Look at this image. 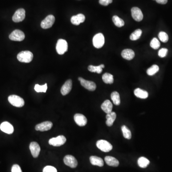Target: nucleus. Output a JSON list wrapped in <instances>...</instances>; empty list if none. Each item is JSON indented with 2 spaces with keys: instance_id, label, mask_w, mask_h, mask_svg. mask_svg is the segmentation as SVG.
Segmentation results:
<instances>
[{
  "instance_id": "f257e3e1",
  "label": "nucleus",
  "mask_w": 172,
  "mask_h": 172,
  "mask_svg": "<svg viewBox=\"0 0 172 172\" xmlns=\"http://www.w3.org/2000/svg\"><path fill=\"white\" fill-rule=\"evenodd\" d=\"M33 54L29 51H22L17 55L18 60L21 62L24 63H30L33 59Z\"/></svg>"
},
{
  "instance_id": "f03ea898",
  "label": "nucleus",
  "mask_w": 172,
  "mask_h": 172,
  "mask_svg": "<svg viewBox=\"0 0 172 172\" xmlns=\"http://www.w3.org/2000/svg\"><path fill=\"white\" fill-rule=\"evenodd\" d=\"M8 101L11 104L16 107L20 108L25 105L24 99L15 95L9 96L8 97Z\"/></svg>"
},
{
  "instance_id": "7ed1b4c3",
  "label": "nucleus",
  "mask_w": 172,
  "mask_h": 172,
  "mask_svg": "<svg viewBox=\"0 0 172 172\" xmlns=\"http://www.w3.org/2000/svg\"><path fill=\"white\" fill-rule=\"evenodd\" d=\"M68 49V44L64 39H60L58 40L56 45V50L59 55H63Z\"/></svg>"
},
{
  "instance_id": "20e7f679",
  "label": "nucleus",
  "mask_w": 172,
  "mask_h": 172,
  "mask_svg": "<svg viewBox=\"0 0 172 172\" xmlns=\"http://www.w3.org/2000/svg\"><path fill=\"white\" fill-rule=\"evenodd\" d=\"M96 146L99 150L104 152H109L112 149V145L106 140H98L97 142Z\"/></svg>"
},
{
  "instance_id": "39448f33",
  "label": "nucleus",
  "mask_w": 172,
  "mask_h": 172,
  "mask_svg": "<svg viewBox=\"0 0 172 172\" xmlns=\"http://www.w3.org/2000/svg\"><path fill=\"white\" fill-rule=\"evenodd\" d=\"M104 43H105V38L102 34H97L93 37V46L96 48H102L103 46Z\"/></svg>"
},
{
  "instance_id": "423d86ee",
  "label": "nucleus",
  "mask_w": 172,
  "mask_h": 172,
  "mask_svg": "<svg viewBox=\"0 0 172 172\" xmlns=\"http://www.w3.org/2000/svg\"><path fill=\"white\" fill-rule=\"evenodd\" d=\"M66 138L64 136L59 135L49 140V144L54 146L58 147L62 146L66 142Z\"/></svg>"
},
{
  "instance_id": "0eeeda50",
  "label": "nucleus",
  "mask_w": 172,
  "mask_h": 172,
  "mask_svg": "<svg viewBox=\"0 0 172 172\" xmlns=\"http://www.w3.org/2000/svg\"><path fill=\"white\" fill-rule=\"evenodd\" d=\"M25 38L24 33L20 30H15L9 35L10 40L14 41H22L24 40Z\"/></svg>"
},
{
  "instance_id": "6e6552de",
  "label": "nucleus",
  "mask_w": 172,
  "mask_h": 172,
  "mask_svg": "<svg viewBox=\"0 0 172 172\" xmlns=\"http://www.w3.org/2000/svg\"><path fill=\"white\" fill-rule=\"evenodd\" d=\"M78 80L81 85L90 91H94L96 89V85L93 81L85 80L81 77L78 78Z\"/></svg>"
},
{
  "instance_id": "1a4fd4ad",
  "label": "nucleus",
  "mask_w": 172,
  "mask_h": 172,
  "mask_svg": "<svg viewBox=\"0 0 172 172\" xmlns=\"http://www.w3.org/2000/svg\"><path fill=\"white\" fill-rule=\"evenodd\" d=\"M55 18L53 15H49L42 21L41 23V26L43 29H48L51 28L54 24Z\"/></svg>"
},
{
  "instance_id": "9d476101",
  "label": "nucleus",
  "mask_w": 172,
  "mask_h": 172,
  "mask_svg": "<svg viewBox=\"0 0 172 172\" xmlns=\"http://www.w3.org/2000/svg\"><path fill=\"white\" fill-rule=\"evenodd\" d=\"M26 17V11L24 9H19L14 13L13 16V21L15 22L22 21Z\"/></svg>"
},
{
  "instance_id": "9b49d317",
  "label": "nucleus",
  "mask_w": 172,
  "mask_h": 172,
  "mask_svg": "<svg viewBox=\"0 0 172 172\" xmlns=\"http://www.w3.org/2000/svg\"><path fill=\"white\" fill-rule=\"evenodd\" d=\"M64 162L66 165L71 168H76L78 166V161L72 155H66L64 158Z\"/></svg>"
},
{
  "instance_id": "f8f14e48",
  "label": "nucleus",
  "mask_w": 172,
  "mask_h": 172,
  "mask_svg": "<svg viewBox=\"0 0 172 172\" xmlns=\"http://www.w3.org/2000/svg\"><path fill=\"white\" fill-rule=\"evenodd\" d=\"M52 122L49 121H46L36 125L35 129L41 132H45L50 130L52 127Z\"/></svg>"
},
{
  "instance_id": "ddd939ff",
  "label": "nucleus",
  "mask_w": 172,
  "mask_h": 172,
  "mask_svg": "<svg viewBox=\"0 0 172 172\" xmlns=\"http://www.w3.org/2000/svg\"><path fill=\"white\" fill-rule=\"evenodd\" d=\"M131 12H132V17L134 20L137 22H140L142 20L143 15L142 12L140 8L136 7L132 8Z\"/></svg>"
},
{
  "instance_id": "4468645a",
  "label": "nucleus",
  "mask_w": 172,
  "mask_h": 172,
  "mask_svg": "<svg viewBox=\"0 0 172 172\" xmlns=\"http://www.w3.org/2000/svg\"><path fill=\"white\" fill-rule=\"evenodd\" d=\"M29 148L33 157L37 158L40 152L41 148L38 143L35 142H31L29 146Z\"/></svg>"
},
{
  "instance_id": "2eb2a0df",
  "label": "nucleus",
  "mask_w": 172,
  "mask_h": 172,
  "mask_svg": "<svg viewBox=\"0 0 172 172\" xmlns=\"http://www.w3.org/2000/svg\"><path fill=\"white\" fill-rule=\"evenodd\" d=\"M0 129L2 132L9 134H13L14 131V128L13 125L7 122H3L1 124Z\"/></svg>"
},
{
  "instance_id": "dca6fc26",
  "label": "nucleus",
  "mask_w": 172,
  "mask_h": 172,
  "mask_svg": "<svg viewBox=\"0 0 172 172\" xmlns=\"http://www.w3.org/2000/svg\"><path fill=\"white\" fill-rule=\"evenodd\" d=\"M74 121L78 126H84L87 123V119L84 115L77 114L74 115Z\"/></svg>"
},
{
  "instance_id": "f3484780",
  "label": "nucleus",
  "mask_w": 172,
  "mask_h": 172,
  "mask_svg": "<svg viewBox=\"0 0 172 172\" xmlns=\"http://www.w3.org/2000/svg\"><path fill=\"white\" fill-rule=\"evenodd\" d=\"M72 87V81L69 79L63 85L61 89V93L63 96H65L70 92Z\"/></svg>"
},
{
  "instance_id": "a211bd4d",
  "label": "nucleus",
  "mask_w": 172,
  "mask_h": 172,
  "mask_svg": "<svg viewBox=\"0 0 172 172\" xmlns=\"http://www.w3.org/2000/svg\"><path fill=\"white\" fill-rule=\"evenodd\" d=\"M85 20V16L84 14H79L76 15H74L71 18L72 24L76 26H78L80 23L83 22Z\"/></svg>"
},
{
  "instance_id": "6ab92c4d",
  "label": "nucleus",
  "mask_w": 172,
  "mask_h": 172,
  "mask_svg": "<svg viewBox=\"0 0 172 172\" xmlns=\"http://www.w3.org/2000/svg\"><path fill=\"white\" fill-rule=\"evenodd\" d=\"M122 56L123 58L126 60H130L134 58L135 56V53L132 49H124L122 51Z\"/></svg>"
},
{
  "instance_id": "aec40b11",
  "label": "nucleus",
  "mask_w": 172,
  "mask_h": 172,
  "mask_svg": "<svg viewBox=\"0 0 172 172\" xmlns=\"http://www.w3.org/2000/svg\"><path fill=\"white\" fill-rule=\"evenodd\" d=\"M112 104L109 100H106L102 104L101 106L102 109L107 114H110L112 112Z\"/></svg>"
},
{
  "instance_id": "412c9836",
  "label": "nucleus",
  "mask_w": 172,
  "mask_h": 172,
  "mask_svg": "<svg viewBox=\"0 0 172 172\" xmlns=\"http://www.w3.org/2000/svg\"><path fill=\"white\" fill-rule=\"evenodd\" d=\"M90 162L93 166H98L102 167L104 166V162L102 159L101 157L96 156H91L90 157Z\"/></svg>"
},
{
  "instance_id": "4be33fe9",
  "label": "nucleus",
  "mask_w": 172,
  "mask_h": 172,
  "mask_svg": "<svg viewBox=\"0 0 172 172\" xmlns=\"http://www.w3.org/2000/svg\"><path fill=\"white\" fill-rule=\"evenodd\" d=\"M105 161L108 166H111L117 167L119 165V161L112 156H106L105 157Z\"/></svg>"
},
{
  "instance_id": "5701e85b",
  "label": "nucleus",
  "mask_w": 172,
  "mask_h": 172,
  "mask_svg": "<svg viewBox=\"0 0 172 172\" xmlns=\"http://www.w3.org/2000/svg\"><path fill=\"white\" fill-rule=\"evenodd\" d=\"M116 118V114L115 112H111L110 114H107L106 115V123L107 126H112L114 124V122L115 121Z\"/></svg>"
},
{
  "instance_id": "b1692460",
  "label": "nucleus",
  "mask_w": 172,
  "mask_h": 172,
  "mask_svg": "<svg viewBox=\"0 0 172 172\" xmlns=\"http://www.w3.org/2000/svg\"><path fill=\"white\" fill-rule=\"evenodd\" d=\"M134 93L137 97L142 99H146L148 97V93L146 90H142L140 88L135 89L134 91Z\"/></svg>"
},
{
  "instance_id": "393cba45",
  "label": "nucleus",
  "mask_w": 172,
  "mask_h": 172,
  "mask_svg": "<svg viewBox=\"0 0 172 172\" xmlns=\"http://www.w3.org/2000/svg\"><path fill=\"white\" fill-rule=\"evenodd\" d=\"M138 165L140 167L145 168L149 165L150 161L146 157H141L138 159Z\"/></svg>"
},
{
  "instance_id": "a878e982",
  "label": "nucleus",
  "mask_w": 172,
  "mask_h": 172,
  "mask_svg": "<svg viewBox=\"0 0 172 172\" xmlns=\"http://www.w3.org/2000/svg\"><path fill=\"white\" fill-rule=\"evenodd\" d=\"M105 66L103 64L101 65L98 66H94L90 65L88 67V70L91 72H96L98 74H101L102 71V69L104 68Z\"/></svg>"
},
{
  "instance_id": "bb28decb",
  "label": "nucleus",
  "mask_w": 172,
  "mask_h": 172,
  "mask_svg": "<svg viewBox=\"0 0 172 172\" xmlns=\"http://www.w3.org/2000/svg\"><path fill=\"white\" fill-rule=\"evenodd\" d=\"M112 102L115 105H119L121 103V99H120V94L117 91L112 92L110 95Z\"/></svg>"
},
{
  "instance_id": "cd10ccee",
  "label": "nucleus",
  "mask_w": 172,
  "mask_h": 172,
  "mask_svg": "<svg viewBox=\"0 0 172 172\" xmlns=\"http://www.w3.org/2000/svg\"><path fill=\"white\" fill-rule=\"evenodd\" d=\"M102 80L105 83L111 84L114 82V76L110 73H105L102 76Z\"/></svg>"
},
{
  "instance_id": "c85d7f7f",
  "label": "nucleus",
  "mask_w": 172,
  "mask_h": 172,
  "mask_svg": "<svg viewBox=\"0 0 172 172\" xmlns=\"http://www.w3.org/2000/svg\"><path fill=\"white\" fill-rule=\"evenodd\" d=\"M122 130L123 134V136L125 139H130L132 138V133L128 128L125 125H123L122 127Z\"/></svg>"
},
{
  "instance_id": "c756f323",
  "label": "nucleus",
  "mask_w": 172,
  "mask_h": 172,
  "mask_svg": "<svg viewBox=\"0 0 172 172\" xmlns=\"http://www.w3.org/2000/svg\"><path fill=\"white\" fill-rule=\"evenodd\" d=\"M112 21L114 22V25L118 27H121L124 26V21L117 15L113 16Z\"/></svg>"
},
{
  "instance_id": "7c9ffc66",
  "label": "nucleus",
  "mask_w": 172,
  "mask_h": 172,
  "mask_svg": "<svg viewBox=\"0 0 172 172\" xmlns=\"http://www.w3.org/2000/svg\"><path fill=\"white\" fill-rule=\"evenodd\" d=\"M142 34V31L140 29H137L131 34L130 38L131 40H137L140 38Z\"/></svg>"
},
{
  "instance_id": "2f4dec72",
  "label": "nucleus",
  "mask_w": 172,
  "mask_h": 172,
  "mask_svg": "<svg viewBox=\"0 0 172 172\" xmlns=\"http://www.w3.org/2000/svg\"><path fill=\"white\" fill-rule=\"evenodd\" d=\"M159 70V67L156 65H154L147 70V74L149 76H153L156 74Z\"/></svg>"
},
{
  "instance_id": "473e14b6",
  "label": "nucleus",
  "mask_w": 172,
  "mask_h": 172,
  "mask_svg": "<svg viewBox=\"0 0 172 172\" xmlns=\"http://www.w3.org/2000/svg\"><path fill=\"white\" fill-rule=\"evenodd\" d=\"M47 89V84H45L44 85L40 86L36 84L34 86V90L37 92H46Z\"/></svg>"
},
{
  "instance_id": "72a5a7b5",
  "label": "nucleus",
  "mask_w": 172,
  "mask_h": 172,
  "mask_svg": "<svg viewBox=\"0 0 172 172\" xmlns=\"http://www.w3.org/2000/svg\"><path fill=\"white\" fill-rule=\"evenodd\" d=\"M150 46L154 49H157L160 46V43L156 38H154L150 43Z\"/></svg>"
},
{
  "instance_id": "f704fd0d",
  "label": "nucleus",
  "mask_w": 172,
  "mask_h": 172,
  "mask_svg": "<svg viewBox=\"0 0 172 172\" xmlns=\"http://www.w3.org/2000/svg\"><path fill=\"white\" fill-rule=\"evenodd\" d=\"M158 37H159L160 40L162 42H164V43H166L169 39L168 35L166 32H160L158 34Z\"/></svg>"
},
{
  "instance_id": "c9c22d12",
  "label": "nucleus",
  "mask_w": 172,
  "mask_h": 172,
  "mask_svg": "<svg viewBox=\"0 0 172 172\" xmlns=\"http://www.w3.org/2000/svg\"><path fill=\"white\" fill-rule=\"evenodd\" d=\"M43 172H58L57 169L52 166H46L43 169Z\"/></svg>"
},
{
  "instance_id": "e433bc0d",
  "label": "nucleus",
  "mask_w": 172,
  "mask_h": 172,
  "mask_svg": "<svg viewBox=\"0 0 172 172\" xmlns=\"http://www.w3.org/2000/svg\"><path fill=\"white\" fill-rule=\"evenodd\" d=\"M167 52H168V49L166 48H162L159 51L158 56L160 58H164L166 56Z\"/></svg>"
},
{
  "instance_id": "4c0bfd02",
  "label": "nucleus",
  "mask_w": 172,
  "mask_h": 172,
  "mask_svg": "<svg viewBox=\"0 0 172 172\" xmlns=\"http://www.w3.org/2000/svg\"><path fill=\"white\" fill-rule=\"evenodd\" d=\"M112 0H99V3L103 6H107L112 3Z\"/></svg>"
},
{
  "instance_id": "58836bf2",
  "label": "nucleus",
  "mask_w": 172,
  "mask_h": 172,
  "mask_svg": "<svg viewBox=\"0 0 172 172\" xmlns=\"http://www.w3.org/2000/svg\"><path fill=\"white\" fill-rule=\"evenodd\" d=\"M12 172H22V171L19 165H14L12 166Z\"/></svg>"
},
{
  "instance_id": "ea45409f",
  "label": "nucleus",
  "mask_w": 172,
  "mask_h": 172,
  "mask_svg": "<svg viewBox=\"0 0 172 172\" xmlns=\"http://www.w3.org/2000/svg\"><path fill=\"white\" fill-rule=\"evenodd\" d=\"M157 3L159 4H165L167 2L168 0H155Z\"/></svg>"
}]
</instances>
